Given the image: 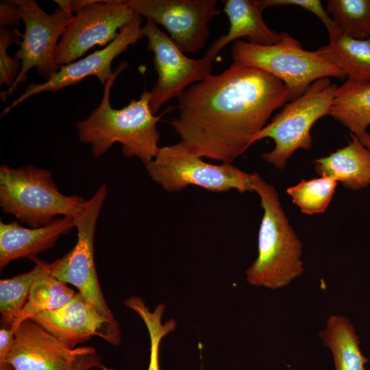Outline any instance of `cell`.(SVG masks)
Returning <instances> with one entry per match:
<instances>
[{"mask_svg":"<svg viewBox=\"0 0 370 370\" xmlns=\"http://www.w3.org/2000/svg\"><path fill=\"white\" fill-rule=\"evenodd\" d=\"M291 99L288 87L258 68L234 62L177 97L170 125L188 151L232 163L251 145L273 112Z\"/></svg>","mask_w":370,"mask_h":370,"instance_id":"cell-1","label":"cell"},{"mask_svg":"<svg viewBox=\"0 0 370 370\" xmlns=\"http://www.w3.org/2000/svg\"><path fill=\"white\" fill-rule=\"evenodd\" d=\"M129 64L121 62L104 86L99 105L80 121L75 123L79 141L91 145L96 158L106 153L112 145L120 143L125 157H137L144 164L158 153L160 133L157 124L164 113L155 116L150 108V91L145 89L140 99H132L120 109L112 108L111 89L118 75Z\"/></svg>","mask_w":370,"mask_h":370,"instance_id":"cell-2","label":"cell"},{"mask_svg":"<svg viewBox=\"0 0 370 370\" xmlns=\"http://www.w3.org/2000/svg\"><path fill=\"white\" fill-rule=\"evenodd\" d=\"M249 185L259 195L264 212L258 256L246 271V280L256 286L282 288L304 271L302 243L289 223L275 187L255 172L251 173Z\"/></svg>","mask_w":370,"mask_h":370,"instance_id":"cell-3","label":"cell"},{"mask_svg":"<svg viewBox=\"0 0 370 370\" xmlns=\"http://www.w3.org/2000/svg\"><path fill=\"white\" fill-rule=\"evenodd\" d=\"M86 201L76 195H63L46 169L31 164L0 166L1 211L30 227L45 225L58 215L73 218Z\"/></svg>","mask_w":370,"mask_h":370,"instance_id":"cell-4","label":"cell"},{"mask_svg":"<svg viewBox=\"0 0 370 370\" xmlns=\"http://www.w3.org/2000/svg\"><path fill=\"white\" fill-rule=\"evenodd\" d=\"M280 42L259 45L243 40L234 42L231 50L234 62L262 69L281 80L289 89L291 98L301 95L314 82L334 77L347 78L344 71L317 50H305L288 33L281 32Z\"/></svg>","mask_w":370,"mask_h":370,"instance_id":"cell-5","label":"cell"},{"mask_svg":"<svg viewBox=\"0 0 370 370\" xmlns=\"http://www.w3.org/2000/svg\"><path fill=\"white\" fill-rule=\"evenodd\" d=\"M338 86L328 77L309 86L299 97L286 104L256 136L254 143L272 138L275 147L262 158L277 169H283L289 158L299 149L312 147L310 130L321 117L330 115Z\"/></svg>","mask_w":370,"mask_h":370,"instance_id":"cell-6","label":"cell"},{"mask_svg":"<svg viewBox=\"0 0 370 370\" xmlns=\"http://www.w3.org/2000/svg\"><path fill=\"white\" fill-rule=\"evenodd\" d=\"M145 166L150 177L168 192L181 191L188 186L212 192L232 189L241 193L252 192L251 173L232 163H208L180 143L160 147L157 155Z\"/></svg>","mask_w":370,"mask_h":370,"instance_id":"cell-7","label":"cell"},{"mask_svg":"<svg viewBox=\"0 0 370 370\" xmlns=\"http://www.w3.org/2000/svg\"><path fill=\"white\" fill-rule=\"evenodd\" d=\"M107 193V186L102 184L73 217L77 230L76 245L49 264V273L58 280L75 286L100 314L115 320L100 287L94 259L97 221Z\"/></svg>","mask_w":370,"mask_h":370,"instance_id":"cell-8","label":"cell"},{"mask_svg":"<svg viewBox=\"0 0 370 370\" xmlns=\"http://www.w3.org/2000/svg\"><path fill=\"white\" fill-rule=\"evenodd\" d=\"M16 2L25 24V33L18 34L22 38L18 44L20 49L15 53L21 61V69L14 84L1 92L3 102L27 80V74L32 69L36 68L38 75L45 81L59 71L60 66L56 62L57 46L74 16L60 7L53 13H46L34 0H16Z\"/></svg>","mask_w":370,"mask_h":370,"instance_id":"cell-9","label":"cell"},{"mask_svg":"<svg viewBox=\"0 0 370 370\" xmlns=\"http://www.w3.org/2000/svg\"><path fill=\"white\" fill-rule=\"evenodd\" d=\"M148 40L147 49L153 53L157 82L150 91V108L153 114L171 99L180 96L195 82L211 74L215 57L201 59L187 57L171 38L153 22L147 20L142 27Z\"/></svg>","mask_w":370,"mask_h":370,"instance_id":"cell-10","label":"cell"},{"mask_svg":"<svg viewBox=\"0 0 370 370\" xmlns=\"http://www.w3.org/2000/svg\"><path fill=\"white\" fill-rule=\"evenodd\" d=\"M136 16L127 1L94 0L74 14L57 46L56 63L70 64L96 45L107 46Z\"/></svg>","mask_w":370,"mask_h":370,"instance_id":"cell-11","label":"cell"},{"mask_svg":"<svg viewBox=\"0 0 370 370\" xmlns=\"http://www.w3.org/2000/svg\"><path fill=\"white\" fill-rule=\"evenodd\" d=\"M134 12L162 25L183 52L202 49L210 35L209 23L219 14L217 0H128Z\"/></svg>","mask_w":370,"mask_h":370,"instance_id":"cell-12","label":"cell"},{"mask_svg":"<svg viewBox=\"0 0 370 370\" xmlns=\"http://www.w3.org/2000/svg\"><path fill=\"white\" fill-rule=\"evenodd\" d=\"M142 17L136 16L124 27L117 37L102 49L97 50L77 61L60 66L59 71L49 79L40 84L32 83L24 92L1 112L8 114L28 98L43 92H56L65 87L77 84L89 76L97 77L103 86L112 76V63L116 56L130 45L136 44L143 36Z\"/></svg>","mask_w":370,"mask_h":370,"instance_id":"cell-13","label":"cell"},{"mask_svg":"<svg viewBox=\"0 0 370 370\" xmlns=\"http://www.w3.org/2000/svg\"><path fill=\"white\" fill-rule=\"evenodd\" d=\"M30 319L73 349L93 336L116 346L121 340L118 321L100 314L79 292L64 306L42 312Z\"/></svg>","mask_w":370,"mask_h":370,"instance_id":"cell-14","label":"cell"},{"mask_svg":"<svg viewBox=\"0 0 370 370\" xmlns=\"http://www.w3.org/2000/svg\"><path fill=\"white\" fill-rule=\"evenodd\" d=\"M88 347L71 348L29 319L14 330L8 360L14 370H73Z\"/></svg>","mask_w":370,"mask_h":370,"instance_id":"cell-15","label":"cell"},{"mask_svg":"<svg viewBox=\"0 0 370 370\" xmlns=\"http://www.w3.org/2000/svg\"><path fill=\"white\" fill-rule=\"evenodd\" d=\"M75 227L71 217L56 218L51 223L38 227H25L18 221L0 222V269L11 261L32 259L53 247L60 237Z\"/></svg>","mask_w":370,"mask_h":370,"instance_id":"cell-16","label":"cell"},{"mask_svg":"<svg viewBox=\"0 0 370 370\" xmlns=\"http://www.w3.org/2000/svg\"><path fill=\"white\" fill-rule=\"evenodd\" d=\"M223 11L227 15L228 32L214 41L206 55L217 57L225 45L241 38L259 45H271L281 41V32L270 29L262 17L264 10L259 0L223 1Z\"/></svg>","mask_w":370,"mask_h":370,"instance_id":"cell-17","label":"cell"},{"mask_svg":"<svg viewBox=\"0 0 370 370\" xmlns=\"http://www.w3.org/2000/svg\"><path fill=\"white\" fill-rule=\"evenodd\" d=\"M319 175L334 178L347 188L358 190L370 186V151L350 133L348 144L314 160Z\"/></svg>","mask_w":370,"mask_h":370,"instance_id":"cell-18","label":"cell"},{"mask_svg":"<svg viewBox=\"0 0 370 370\" xmlns=\"http://www.w3.org/2000/svg\"><path fill=\"white\" fill-rule=\"evenodd\" d=\"M319 336L332 353L334 370H367L369 359L362 354L356 330L347 317L330 316Z\"/></svg>","mask_w":370,"mask_h":370,"instance_id":"cell-19","label":"cell"},{"mask_svg":"<svg viewBox=\"0 0 370 370\" xmlns=\"http://www.w3.org/2000/svg\"><path fill=\"white\" fill-rule=\"evenodd\" d=\"M328 34L329 44L317 51L341 68L348 80L370 81V38H354L343 34L338 27Z\"/></svg>","mask_w":370,"mask_h":370,"instance_id":"cell-20","label":"cell"},{"mask_svg":"<svg viewBox=\"0 0 370 370\" xmlns=\"http://www.w3.org/2000/svg\"><path fill=\"white\" fill-rule=\"evenodd\" d=\"M359 137L370 126V81L347 79L338 86L330 114Z\"/></svg>","mask_w":370,"mask_h":370,"instance_id":"cell-21","label":"cell"},{"mask_svg":"<svg viewBox=\"0 0 370 370\" xmlns=\"http://www.w3.org/2000/svg\"><path fill=\"white\" fill-rule=\"evenodd\" d=\"M66 283L52 276L49 265L33 284L27 300L18 313L10 328L14 331L18 325L26 319L36 314L58 309L69 303L76 295Z\"/></svg>","mask_w":370,"mask_h":370,"instance_id":"cell-22","label":"cell"},{"mask_svg":"<svg viewBox=\"0 0 370 370\" xmlns=\"http://www.w3.org/2000/svg\"><path fill=\"white\" fill-rule=\"evenodd\" d=\"M32 269L9 279L0 280V313L10 328L25 304L34 282L48 269L49 264L36 257Z\"/></svg>","mask_w":370,"mask_h":370,"instance_id":"cell-23","label":"cell"},{"mask_svg":"<svg viewBox=\"0 0 370 370\" xmlns=\"http://www.w3.org/2000/svg\"><path fill=\"white\" fill-rule=\"evenodd\" d=\"M326 5L343 34L360 40L370 38V0H328Z\"/></svg>","mask_w":370,"mask_h":370,"instance_id":"cell-24","label":"cell"},{"mask_svg":"<svg viewBox=\"0 0 370 370\" xmlns=\"http://www.w3.org/2000/svg\"><path fill=\"white\" fill-rule=\"evenodd\" d=\"M338 182L333 177L321 175L310 180H302L288 187L286 193L301 212L312 215L323 213L329 207Z\"/></svg>","mask_w":370,"mask_h":370,"instance_id":"cell-25","label":"cell"},{"mask_svg":"<svg viewBox=\"0 0 370 370\" xmlns=\"http://www.w3.org/2000/svg\"><path fill=\"white\" fill-rule=\"evenodd\" d=\"M124 304L136 312L145 323L150 337V357L147 370H160L159 348L162 338L173 332L177 325L175 319H171L164 323H162V314L165 310L163 303L158 304L151 311L143 299L138 296H132L124 301Z\"/></svg>","mask_w":370,"mask_h":370,"instance_id":"cell-26","label":"cell"},{"mask_svg":"<svg viewBox=\"0 0 370 370\" xmlns=\"http://www.w3.org/2000/svg\"><path fill=\"white\" fill-rule=\"evenodd\" d=\"M14 31L8 27L0 28V84H5L10 88L16 79L21 69V61L14 54L13 57L8 55L10 45L21 42L19 32L14 27Z\"/></svg>","mask_w":370,"mask_h":370,"instance_id":"cell-27","label":"cell"},{"mask_svg":"<svg viewBox=\"0 0 370 370\" xmlns=\"http://www.w3.org/2000/svg\"><path fill=\"white\" fill-rule=\"evenodd\" d=\"M259 1L264 10L273 6H298L315 14L324 24L328 32L338 27L326 10L323 8L319 0H259Z\"/></svg>","mask_w":370,"mask_h":370,"instance_id":"cell-28","label":"cell"},{"mask_svg":"<svg viewBox=\"0 0 370 370\" xmlns=\"http://www.w3.org/2000/svg\"><path fill=\"white\" fill-rule=\"evenodd\" d=\"M22 21L19 7L16 0L1 1L0 3V27H14L18 25Z\"/></svg>","mask_w":370,"mask_h":370,"instance_id":"cell-29","label":"cell"},{"mask_svg":"<svg viewBox=\"0 0 370 370\" xmlns=\"http://www.w3.org/2000/svg\"><path fill=\"white\" fill-rule=\"evenodd\" d=\"M93 368L108 370L102 364L101 359L97 354L96 349L88 346V349L75 359L73 370H90Z\"/></svg>","mask_w":370,"mask_h":370,"instance_id":"cell-30","label":"cell"},{"mask_svg":"<svg viewBox=\"0 0 370 370\" xmlns=\"http://www.w3.org/2000/svg\"><path fill=\"white\" fill-rule=\"evenodd\" d=\"M14 331L10 328L0 330V370H14L8 360V354L13 340Z\"/></svg>","mask_w":370,"mask_h":370,"instance_id":"cell-31","label":"cell"},{"mask_svg":"<svg viewBox=\"0 0 370 370\" xmlns=\"http://www.w3.org/2000/svg\"><path fill=\"white\" fill-rule=\"evenodd\" d=\"M358 138L361 141V143L370 151V132L366 131L362 134H361Z\"/></svg>","mask_w":370,"mask_h":370,"instance_id":"cell-32","label":"cell"}]
</instances>
